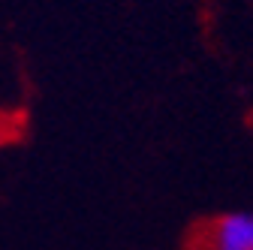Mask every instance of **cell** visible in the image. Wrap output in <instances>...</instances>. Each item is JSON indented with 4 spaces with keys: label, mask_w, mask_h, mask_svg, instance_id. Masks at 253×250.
Listing matches in <instances>:
<instances>
[{
    "label": "cell",
    "mask_w": 253,
    "mask_h": 250,
    "mask_svg": "<svg viewBox=\"0 0 253 250\" xmlns=\"http://www.w3.org/2000/svg\"><path fill=\"white\" fill-rule=\"evenodd\" d=\"M202 250H253V208L217 214L205 226Z\"/></svg>",
    "instance_id": "cell-1"
}]
</instances>
